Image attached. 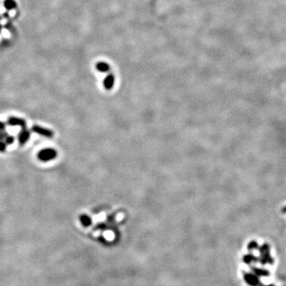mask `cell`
Segmentation results:
<instances>
[{"label":"cell","mask_w":286,"mask_h":286,"mask_svg":"<svg viewBox=\"0 0 286 286\" xmlns=\"http://www.w3.org/2000/svg\"><path fill=\"white\" fill-rule=\"evenodd\" d=\"M115 76L112 73H109L105 77L104 80H103V86H104L106 90H111L115 84Z\"/></svg>","instance_id":"52a82bcc"},{"label":"cell","mask_w":286,"mask_h":286,"mask_svg":"<svg viewBox=\"0 0 286 286\" xmlns=\"http://www.w3.org/2000/svg\"><path fill=\"white\" fill-rule=\"evenodd\" d=\"M265 286H275V285H274V284H269V285H265Z\"/></svg>","instance_id":"ac0fdd59"},{"label":"cell","mask_w":286,"mask_h":286,"mask_svg":"<svg viewBox=\"0 0 286 286\" xmlns=\"http://www.w3.org/2000/svg\"><path fill=\"white\" fill-rule=\"evenodd\" d=\"M7 143L4 141H0V152H5L7 150Z\"/></svg>","instance_id":"9a60e30c"},{"label":"cell","mask_w":286,"mask_h":286,"mask_svg":"<svg viewBox=\"0 0 286 286\" xmlns=\"http://www.w3.org/2000/svg\"><path fill=\"white\" fill-rule=\"evenodd\" d=\"M96 68L100 72H108L111 69L109 64L105 61H99L96 65Z\"/></svg>","instance_id":"ba28073f"},{"label":"cell","mask_w":286,"mask_h":286,"mask_svg":"<svg viewBox=\"0 0 286 286\" xmlns=\"http://www.w3.org/2000/svg\"><path fill=\"white\" fill-rule=\"evenodd\" d=\"M258 244L256 241H251V242L247 245V249H249V250H253V249H258Z\"/></svg>","instance_id":"4fadbf2b"},{"label":"cell","mask_w":286,"mask_h":286,"mask_svg":"<svg viewBox=\"0 0 286 286\" xmlns=\"http://www.w3.org/2000/svg\"><path fill=\"white\" fill-rule=\"evenodd\" d=\"M9 136L8 133L5 131H0V141H5L6 138Z\"/></svg>","instance_id":"5bb4252c"},{"label":"cell","mask_w":286,"mask_h":286,"mask_svg":"<svg viewBox=\"0 0 286 286\" xmlns=\"http://www.w3.org/2000/svg\"><path fill=\"white\" fill-rule=\"evenodd\" d=\"M31 131L33 133H35V134H37V135L46 137V138H52L53 137V135H54L53 131H51V130L48 129V128H45L43 126H37V125H34V126H32Z\"/></svg>","instance_id":"3957f363"},{"label":"cell","mask_w":286,"mask_h":286,"mask_svg":"<svg viewBox=\"0 0 286 286\" xmlns=\"http://www.w3.org/2000/svg\"><path fill=\"white\" fill-rule=\"evenodd\" d=\"M57 156V152L52 148H47L42 150L37 154V158L42 161H49V160H54Z\"/></svg>","instance_id":"7a4b0ae2"},{"label":"cell","mask_w":286,"mask_h":286,"mask_svg":"<svg viewBox=\"0 0 286 286\" xmlns=\"http://www.w3.org/2000/svg\"><path fill=\"white\" fill-rule=\"evenodd\" d=\"M4 141L7 143V145H11V144H12V143L14 141V137L10 136V135H9V136L6 138Z\"/></svg>","instance_id":"2e32d148"},{"label":"cell","mask_w":286,"mask_h":286,"mask_svg":"<svg viewBox=\"0 0 286 286\" xmlns=\"http://www.w3.org/2000/svg\"><path fill=\"white\" fill-rule=\"evenodd\" d=\"M5 128H6V124L4 123L3 122H1V121H0V131H4Z\"/></svg>","instance_id":"e0dca14e"},{"label":"cell","mask_w":286,"mask_h":286,"mask_svg":"<svg viewBox=\"0 0 286 286\" xmlns=\"http://www.w3.org/2000/svg\"><path fill=\"white\" fill-rule=\"evenodd\" d=\"M7 123H8V125L12 126H21L22 128L26 127V121L25 119L17 117H13V116H11V117H10L7 119Z\"/></svg>","instance_id":"8992f818"},{"label":"cell","mask_w":286,"mask_h":286,"mask_svg":"<svg viewBox=\"0 0 286 286\" xmlns=\"http://www.w3.org/2000/svg\"><path fill=\"white\" fill-rule=\"evenodd\" d=\"M80 223H81V224H82V225L85 227L91 226V223H92V221H91V219L90 218L88 215H87V214H80Z\"/></svg>","instance_id":"9c48e42d"},{"label":"cell","mask_w":286,"mask_h":286,"mask_svg":"<svg viewBox=\"0 0 286 286\" xmlns=\"http://www.w3.org/2000/svg\"><path fill=\"white\" fill-rule=\"evenodd\" d=\"M258 260V258H256L254 255H253L252 254H246L245 256H243V262L246 264H250L251 262H256Z\"/></svg>","instance_id":"8fae6325"},{"label":"cell","mask_w":286,"mask_h":286,"mask_svg":"<svg viewBox=\"0 0 286 286\" xmlns=\"http://www.w3.org/2000/svg\"><path fill=\"white\" fill-rule=\"evenodd\" d=\"M30 137V131H29L26 127L22 128V131L18 133L17 135V139H18V143L20 145H25L27 141H28L29 138Z\"/></svg>","instance_id":"5b68a950"},{"label":"cell","mask_w":286,"mask_h":286,"mask_svg":"<svg viewBox=\"0 0 286 286\" xmlns=\"http://www.w3.org/2000/svg\"><path fill=\"white\" fill-rule=\"evenodd\" d=\"M259 252H260V258H258V261L261 262L262 265L265 264H273L274 262V260L270 256L269 253V246L268 244H264L259 248Z\"/></svg>","instance_id":"6da1fadb"},{"label":"cell","mask_w":286,"mask_h":286,"mask_svg":"<svg viewBox=\"0 0 286 286\" xmlns=\"http://www.w3.org/2000/svg\"><path fill=\"white\" fill-rule=\"evenodd\" d=\"M244 280L250 286H262V284L259 281L258 276L253 274H244Z\"/></svg>","instance_id":"277c9868"},{"label":"cell","mask_w":286,"mask_h":286,"mask_svg":"<svg viewBox=\"0 0 286 286\" xmlns=\"http://www.w3.org/2000/svg\"><path fill=\"white\" fill-rule=\"evenodd\" d=\"M4 7L7 10H12L16 7V2L14 0H5L4 2Z\"/></svg>","instance_id":"7c38bea8"},{"label":"cell","mask_w":286,"mask_h":286,"mask_svg":"<svg viewBox=\"0 0 286 286\" xmlns=\"http://www.w3.org/2000/svg\"><path fill=\"white\" fill-rule=\"evenodd\" d=\"M254 274L258 277H268L269 276V272L268 270L262 269H258V268H252Z\"/></svg>","instance_id":"30bf717a"}]
</instances>
